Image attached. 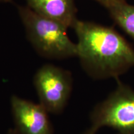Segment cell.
I'll use <instances>...</instances> for the list:
<instances>
[{
  "instance_id": "1",
  "label": "cell",
  "mask_w": 134,
  "mask_h": 134,
  "mask_svg": "<svg viewBox=\"0 0 134 134\" xmlns=\"http://www.w3.org/2000/svg\"><path fill=\"white\" fill-rule=\"evenodd\" d=\"M82 68L96 80L115 79L134 67V48L110 27L78 19L73 27Z\"/></svg>"
},
{
  "instance_id": "2",
  "label": "cell",
  "mask_w": 134,
  "mask_h": 134,
  "mask_svg": "<svg viewBox=\"0 0 134 134\" xmlns=\"http://www.w3.org/2000/svg\"><path fill=\"white\" fill-rule=\"evenodd\" d=\"M18 11L27 38L37 53L53 60L76 57V43L69 37L66 26L35 13L27 6H18Z\"/></svg>"
},
{
  "instance_id": "3",
  "label": "cell",
  "mask_w": 134,
  "mask_h": 134,
  "mask_svg": "<svg viewBox=\"0 0 134 134\" xmlns=\"http://www.w3.org/2000/svg\"><path fill=\"white\" fill-rule=\"evenodd\" d=\"M117 87L97 104L91 114V126L85 134H96L109 127L119 134H134V90L117 78Z\"/></svg>"
},
{
  "instance_id": "4",
  "label": "cell",
  "mask_w": 134,
  "mask_h": 134,
  "mask_svg": "<svg viewBox=\"0 0 134 134\" xmlns=\"http://www.w3.org/2000/svg\"><path fill=\"white\" fill-rule=\"evenodd\" d=\"M73 80L68 70L51 64L39 68L34 76V85L41 104L48 112H62L66 105L72 90Z\"/></svg>"
},
{
  "instance_id": "5",
  "label": "cell",
  "mask_w": 134,
  "mask_h": 134,
  "mask_svg": "<svg viewBox=\"0 0 134 134\" xmlns=\"http://www.w3.org/2000/svg\"><path fill=\"white\" fill-rule=\"evenodd\" d=\"M11 105L16 134H52L48 111L41 104L13 96Z\"/></svg>"
},
{
  "instance_id": "6",
  "label": "cell",
  "mask_w": 134,
  "mask_h": 134,
  "mask_svg": "<svg viewBox=\"0 0 134 134\" xmlns=\"http://www.w3.org/2000/svg\"><path fill=\"white\" fill-rule=\"evenodd\" d=\"M28 8L35 13L72 28L78 18L75 0H26Z\"/></svg>"
},
{
  "instance_id": "7",
  "label": "cell",
  "mask_w": 134,
  "mask_h": 134,
  "mask_svg": "<svg viewBox=\"0 0 134 134\" xmlns=\"http://www.w3.org/2000/svg\"><path fill=\"white\" fill-rule=\"evenodd\" d=\"M113 21L134 40V5L125 2L105 8Z\"/></svg>"
},
{
  "instance_id": "8",
  "label": "cell",
  "mask_w": 134,
  "mask_h": 134,
  "mask_svg": "<svg viewBox=\"0 0 134 134\" xmlns=\"http://www.w3.org/2000/svg\"><path fill=\"white\" fill-rule=\"evenodd\" d=\"M94 1H97L105 8L115 3L125 2V1H127V0H94Z\"/></svg>"
},
{
  "instance_id": "9",
  "label": "cell",
  "mask_w": 134,
  "mask_h": 134,
  "mask_svg": "<svg viewBox=\"0 0 134 134\" xmlns=\"http://www.w3.org/2000/svg\"><path fill=\"white\" fill-rule=\"evenodd\" d=\"M8 134H16V132H15L14 130L10 129L9 130V132H8Z\"/></svg>"
},
{
  "instance_id": "10",
  "label": "cell",
  "mask_w": 134,
  "mask_h": 134,
  "mask_svg": "<svg viewBox=\"0 0 134 134\" xmlns=\"http://www.w3.org/2000/svg\"><path fill=\"white\" fill-rule=\"evenodd\" d=\"M12 0H0V3H9Z\"/></svg>"
}]
</instances>
